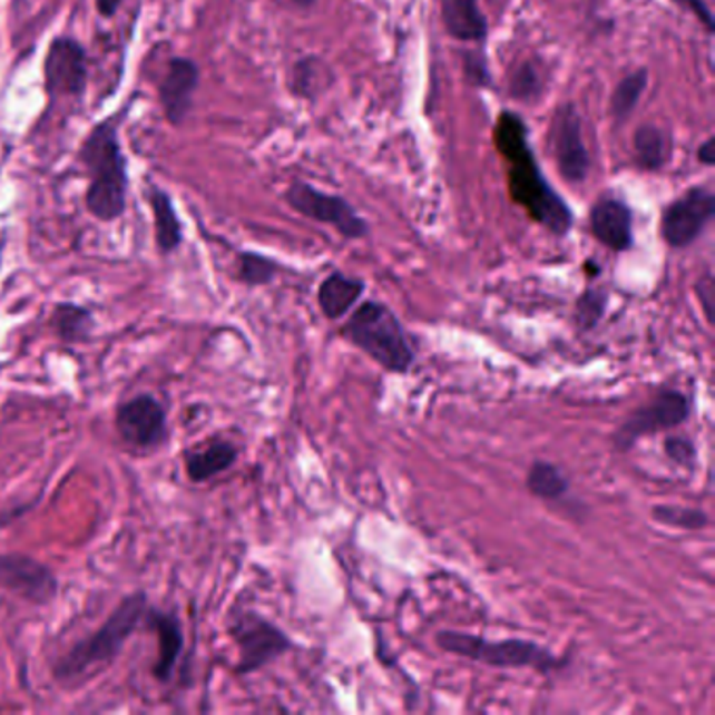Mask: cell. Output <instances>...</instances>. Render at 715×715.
Instances as JSON below:
<instances>
[{"instance_id": "cell-1", "label": "cell", "mask_w": 715, "mask_h": 715, "mask_svg": "<svg viewBox=\"0 0 715 715\" xmlns=\"http://www.w3.org/2000/svg\"><path fill=\"white\" fill-rule=\"evenodd\" d=\"M493 137L503 160L508 161V187L512 199L541 227L555 233L556 237H565L575 221L571 208L543 177L527 139L529 130L525 123L512 111H501Z\"/></svg>"}, {"instance_id": "cell-2", "label": "cell", "mask_w": 715, "mask_h": 715, "mask_svg": "<svg viewBox=\"0 0 715 715\" xmlns=\"http://www.w3.org/2000/svg\"><path fill=\"white\" fill-rule=\"evenodd\" d=\"M78 160L82 161L89 177L85 204L90 215L104 223L125 215L128 173L116 125L101 123L95 126L80 145Z\"/></svg>"}, {"instance_id": "cell-3", "label": "cell", "mask_w": 715, "mask_h": 715, "mask_svg": "<svg viewBox=\"0 0 715 715\" xmlns=\"http://www.w3.org/2000/svg\"><path fill=\"white\" fill-rule=\"evenodd\" d=\"M342 336L391 374H408L415 353L412 342L391 306L365 301L342 325Z\"/></svg>"}, {"instance_id": "cell-4", "label": "cell", "mask_w": 715, "mask_h": 715, "mask_svg": "<svg viewBox=\"0 0 715 715\" xmlns=\"http://www.w3.org/2000/svg\"><path fill=\"white\" fill-rule=\"evenodd\" d=\"M147 610L145 594L128 596L120 607L109 615L108 621L99 627L87 640L76 644L72 650L59 662L55 676L61 682H80L95 676L101 667L114 662L123 650L128 636Z\"/></svg>"}, {"instance_id": "cell-5", "label": "cell", "mask_w": 715, "mask_h": 715, "mask_svg": "<svg viewBox=\"0 0 715 715\" xmlns=\"http://www.w3.org/2000/svg\"><path fill=\"white\" fill-rule=\"evenodd\" d=\"M434 643L449 655L500 669H536L539 674H550L565 667V662L550 648L522 638L489 640L468 631L441 629L434 636Z\"/></svg>"}, {"instance_id": "cell-6", "label": "cell", "mask_w": 715, "mask_h": 715, "mask_svg": "<svg viewBox=\"0 0 715 715\" xmlns=\"http://www.w3.org/2000/svg\"><path fill=\"white\" fill-rule=\"evenodd\" d=\"M690 413L693 399L688 394L678 389H665L627 415L613 437V445L617 451H629L644 437L678 429L684 422H688Z\"/></svg>"}, {"instance_id": "cell-7", "label": "cell", "mask_w": 715, "mask_h": 715, "mask_svg": "<svg viewBox=\"0 0 715 715\" xmlns=\"http://www.w3.org/2000/svg\"><path fill=\"white\" fill-rule=\"evenodd\" d=\"M287 206L304 218L327 225L344 239H363L370 233V225L344 197L320 192L311 183L294 180L286 192Z\"/></svg>"}, {"instance_id": "cell-8", "label": "cell", "mask_w": 715, "mask_h": 715, "mask_svg": "<svg viewBox=\"0 0 715 715\" xmlns=\"http://www.w3.org/2000/svg\"><path fill=\"white\" fill-rule=\"evenodd\" d=\"M232 636L239 648L237 674H254L268 663L286 655L294 646L284 629L271 624L254 610H244L235 615Z\"/></svg>"}, {"instance_id": "cell-9", "label": "cell", "mask_w": 715, "mask_h": 715, "mask_svg": "<svg viewBox=\"0 0 715 715\" xmlns=\"http://www.w3.org/2000/svg\"><path fill=\"white\" fill-rule=\"evenodd\" d=\"M715 216V194L709 187H690L662 215V237L669 248H688L709 227Z\"/></svg>"}, {"instance_id": "cell-10", "label": "cell", "mask_w": 715, "mask_h": 715, "mask_svg": "<svg viewBox=\"0 0 715 715\" xmlns=\"http://www.w3.org/2000/svg\"><path fill=\"white\" fill-rule=\"evenodd\" d=\"M550 139H552V151H555L556 166L558 173L565 180L571 185H579L588 179L591 168V156L584 141V130H581V114L577 108L569 104H562L556 109L552 128H550Z\"/></svg>"}, {"instance_id": "cell-11", "label": "cell", "mask_w": 715, "mask_h": 715, "mask_svg": "<svg viewBox=\"0 0 715 715\" xmlns=\"http://www.w3.org/2000/svg\"><path fill=\"white\" fill-rule=\"evenodd\" d=\"M87 51L72 37L55 38L45 57V87L57 97H78L87 89Z\"/></svg>"}, {"instance_id": "cell-12", "label": "cell", "mask_w": 715, "mask_h": 715, "mask_svg": "<svg viewBox=\"0 0 715 715\" xmlns=\"http://www.w3.org/2000/svg\"><path fill=\"white\" fill-rule=\"evenodd\" d=\"M120 437L133 448H156L166 439V412L151 394H139L116 413Z\"/></svg>"}, {"instance_id": "cell-13", "label": "cell", "mask_w": 715, "mask_h": 715, "mask_svg": "<svg viewBox=\"0 0 715 715\" xmlns=\"http://www.w3.org/2000/svg\"><path fill=\"white\" fill-rule=\"evenodd\" d=\"M0 588L13 591L19 598L47 605L57 594L53 572L42 562L23 555L0 556Z\"/></svg>"}, {"instance_id": "cell-14", "label": "cell", "mask_w": 715, "mask_h": 715, "mask_svg": "<svg viewBox=\"0 0 715 715\" xmlns=\"http://www.w3.org/2000/svg\"><path fill=\"white\" fill-rule=\"evenodd\" d=\"M199 85V68L189 57H173L168 61L166 74L160 82V106L166 123L173 126L183 125L194 106V95Z\"/></svg>"}, {"instance_id": "cell-15", "label": "cell", "mask_w": 715, "mask_h": 715, "mask_svg": "<svg viewBox=\"0 0 715 715\" xmlns=\"http://www.w3.org/2000/svg\"><path fill=\"white\" fill-rule=\"evenodd\" d=\"M590 232L608 251L634 248V213L619 197H603L590 210Z\"/></svg>"}, {"instance_id": "cell-16", "label": "cell", "mask_w": 715, "mask_h": 715, "mask_svg": "<svg viewBox=\"0 0 715 715\" xmlns=\"http://www.w3.org/2000/svg\"><path fill=\"white\" fill-rule=\"evenodd\" d=\"M363 292H365L363 280L334 271L323 280L322 286L317 290V303L327 320L339 322L353 311V306L361 301Z\"/></svg>"}, {"instance_id": "cell-17", "label": "cell", "mask_w": 715, "mask_h": 715, "mask_svg": "<svg viewBox=\"0 0 715 715\" xmlns=\"http://www.w3.org/2000/svg\"><path fill=\"white\" fill-rule=\"evenodd\" d=\"M441 16L449 37L477 45L487 40L489 23L479 7V0H445Z\"/></svg>"}, {"instance_id": "cell-18", "label": "cell", "mask_w": 715, "mask_h": 715, "mask_svg": "<svg viewBox=\"0 0 715 715\" xmlns=\"http://www.w3.org/2000/svg\"><path fill=\"white\" fill-rule=\"evenodd\" d=\"M149 206L154 213V229H156V244L164 254L177 251L183 244V225L175 210L173 197L168 196L158 185L149 189Z\"/></svg>"}, {"instance_id": "cell-19", "label": "cell", "mask_w": 715, "mask_h": 715, "mask_svg": "<svg viewBox=\"0 0 715 715\" xmlns=\"http://www.w3.org/2000/svg\"><path fill=\"white\" fill-rule=\"evenodd\" d=\"M149 624L156 627L158 631V644H160V653H158V662L154 667V676L156 678L168 679L173 674V667L179 659L180 650H183V631H180V624L177 621L175 615L168 613H151L149 615Z\"/></svg>"}, {"instance_id": "cell-20", "label": "cell", "mask_w": 715, "mask_h": 715, "mask_svg": "<svg viewBox=\"0 0 715 715\" xmlns=\"http://www.w3.org/2000/svg\"><path fill=\"white\" fill-rule=\"evenodd\" d=\"M634 154L640 168L657 173L672 160V139L659 126H638L634 133Z\"/></svg>"}, {"instance_id": "cell-21", "label": "cell", "mask_w": 715, "mask_h": 715, "mask_svg": "<svg viewBox=\"0 0 715 715\" xmlns=\"http://www.w3.org/2000/svg\"><path fill=\"white\" fill-rule=\"evenodd\" d=\"M332 85V68H327L320 57L306 55L298 59L290 72V90L301 99H317Z\"/></svg>"}, {"instance_id": "cell-22", "label": "cell", "mask_w": 715, "mask_h": 715, "mask_svg": "<svg viewBox=\"0 0 715 715\" xmlns=\"http://www.w3.org/2000/svg\"><path fill=\"white\" fill-rule=\"evenodd\" d=\"M237 460V449L232 443H213L202 451H194L185 458L187 477L196 483H204L216 474L229 470Z\"/></svg>"}, {"instance_id": "cell-23", "label": "cell", "mask_w": 715, "mask_h": 715, "mask_svg": "<svg viewBox=\"0 0 715 715\" xmlns=\"http://www.w3.org/2000/svg\"><path fill=\"white\" fill-rule=\"evenodd\" d=\"M527 489L539 500L558 501L569 493V479L552 462L536 460L527 470Z\"/></svg>"}, {"instance_id": "cell-24", "label": "cell", "mask_w": 715, "mask_h": 715, "mask_svg": "<svg viewBox=\"0 0 715 715\" xmlns=\"http://www.w3.org/2000/svg\"><path fill=\"white\" fill-rule=\"evenodd\" d=\"M646 87H648V70L646 68L627 74L626 78H621L617 82V87L610 95V116L617 125L627 123V118L634 114L638 101L643 99Z\"/></svg>"}, {"instance_id": "cell-25", "label": "cell", "mask_w": 715, "mask_h": 715, "mask_svg": "<svg viewBox=\"0 0 715 715\" xmlns=\"http://www.w3.org/2000/svg\"><path fill=\"white\" fill-rule=\"evenodd\" d=\"M546 90V74L536 59H525L508 76V95L520 104H533Z\"/></svg>"}, {"instance_id": "cell-26", "label": "cell", "mask_w": 715, "mask_h": 715, "mask_svg": "<svg viewBox=\"0 0 715 715\" xmlns=\"http://www.w3.org/2000/svg\"><path fill=\"white\" fill-rule=\"evenodd\" d=\"M53 330L59 339L66 342H82L92 330V315L89 308H82L78 304L63 303L55 308Z\"/></svg>"}, {"instance_id": "cell-27", "label": "cell", "mask_w": 715, "mask_h": 715, "mask_svg": "<svg viewBox=\"0 0 715 715\" xmlns=\"http://www.w3.org/2000/svg\"><path fill=\"white\" fill-rule=\"evenodd\" d=\"M650 517L655 522L672 529L682 531H701L709 527V517L701 508H688V506H674V503H659L653 508Z\"/></svg>"}, {"instance_id": "cell-28", "label": "cell", "mask_w": 715, "mask_h": 715, "mask_svg": "<svg viewBox=\"0 0 715 715\" xmlns=\"http://www.w3.org/2000/svg\"><path fill=\"white\" fill-rule=\"evenodd\" d=\"M277 263L258 252H242L237 256V277L246 286H267L277 275Z\"/></svg>"}, {"instance_id": "cell-29", "label": "cell", "mask_w": 715, "mask_h": 715, "mask_svg": "<svg viewBox=\"0 0 715 715\" xmlns=\"http://www.w3.org/2000/svg\"><path fill=\"white\" fill-rule=\"evenodd\" d=\"M608 306V292L603 287H588L575 303V322L579 330L590 332L603 322Z\"/></svg>"}, {"instance_id": "cell-30", "label": "cell", "mask_w": 715, "mask_h": 715, "mask_svg": "<svg viewBox=\"0 0 715 715\" xmlns=\"http://www.w3.org/2000/svg\"><path fill=\"white\" fill-rule=\"evenodd\" d=\"M663 451H665V456H667L669 462L684 466V468H693L695 462H697V448H695L693 439H688V437H684V434H669V437H665Z\"/></svg>"}, {"instance_id": "cell-31", "label": "cell", "mask_w": 715, "mask_h": 715, "mask_svg": "<svg viewBox=\"0 0 715 715\" xmlns=\"http://www.w3.org/2000/svg\"><path fill=\"white\" fill-rule=\"evenodd\" d=\"M464 74L466 80L479 89L491 85V74L484 63L483 55L466 53L464 55Z\"/></svg>"}, {"instance_id": "cell-32", "label": "cell", "mask_w": 715, "mask_h": 715, "mask_svg": "<svg viewBox=\"0 0 715 715\" xmlns=\"http://www.w3.org/2000/svg\"><path fill=\"white\" fill-rule=\"evenodd\" d=\"M672 2H676L678 7H682V9L690 11V13H693V16L698 19V23H703V26H705V30H707L709 35H714V11L709 9L707 0H672Z\"/></svg>"}, {"instance_id": "cell-33", "label": "cell", "mask_w": 715, "mask_h": 715, "mask_svg": "<svg viewBox=\"0 0 715 715\" xmlns=\"http://www.w3.org/2000/svg\"><path fill=\"white\" fill-rule=\"evenodd\" d=\"M697 292L698 301L705 311V317H707V322H712V317H714V277L707 275L705 280H701L697 284Z\"/></svg>"}, {"instance_id": "cell-34", "label": "cell", "mask_w": 715, "mask_h": 715, "mask_svg": "<svg viewBox=\"0 0 715 715\" xmlns=\"http://www.w3.org/2000/svg\"><path fill=\"white\" fill-rule=\"evenodd\" d=\"M714 137L705 139L703 144L698 145L697 149V160L703 164V166H714L715 164V154H714Z\"/></svg>"}, {"instance_id": "cell-35", "label": "cell", "mask_w": 715, "mask_h": 715, "mask_svg": "<svg viewBox=\"0 0 715 715\" xmlns=\"http://www.w3.org/2000/svg\"><path fill=\"white\" fill-rule=\"evenodd\" d=\"M125 0H95V4H97V11H99V16L101 18H114L116 16V11L120 9V4H123Z\"/></svg>"}, {"instance_id": "cell-36", "label": "cell", "mask_w": 715, "mask_h": 715, "mask_svg": "<svg viewBox=\"0 0 715 715\" xmlns=\"http://www.w3.org/2000/svg\"><path fill=\"white\" fill-rule=\"evenodd\" d=\"M290 2H292V4H296L298 9H311L317 0H290Z\"/></svg>"}]
</instances>
